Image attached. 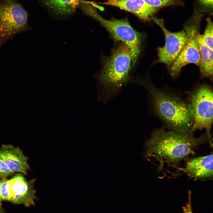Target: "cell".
<instances>
[{
    "label": "cell",
    "mask_w": 213,
    "mask_h": 213,
    "mask_svg": "<svg viewBox=\"0 0 213 213\" xmlns=\"http://www.w3.org/2000/svg\"><path fill=\"white\" fill-rule=\"evenodd\" d=\"M132 65L131 52L126 45L121 44L112 50L105 59L98 78L106 96L116 94L128 83Z\"/></svg>",
    "instance_id": "cell-3"
},
{
    "label": "cell",
    "mask_w": 213,
    "mask_h": 213,
    "mask_svg": "<svg viewBox=\"0 0 213 213\" xmlns=\"http://www.w3.org/2000/svg\"><path fill=\"white\" fill-rule=\"evenodd\" d=\"M203 12L200 10L194 9L184 24L186 41L180 53L170 67V72L172 77H177L182 68L188 64H193L199 66L200 55L196 38L199 33Z\"/></svg>",
    "instance_id": "cell-5"
},
{
    "label": "cell",
    "mask_w": 213,
    "mask_h": 213,
    "mask_svg": "<svg viewBox=\"0 0 213 213\" xmlns=\"http://www.w3.org/2000/svg\"><path fill=\"white\" fill-rule=\"evenodd\" d=\"M199 5L202 8V11L205 12H212L213 0H198Z\"/></svg>",
    "instance_id": "cell-19"
},
{
    "label": "cell",
    "mask_w": 213,
    "mask_h": 213,
    "mask_svg": "<svg viewBox=\"0 0 213 213\" xmlns=\"http://www.w3.org/2000/svg\"><path fill=\"white\" fill-rule=\"evenodd\" d=\"M7 164L0 158V178H6L14 173Z\"/></svg>",
    "instance_id": "cell-18"
},
{
    "label": "cell",
    "mask_w": 213,
    "mask_h": 213,
    "mask_svg": "<svg viewBox=\"0 0 213 213\" xmlns=\"http://www.w3.org/2000/svg\"><path fill=\"white\" fill-rule=\"evenodd\" d=\"M28 14L17 0H0V47L18 33L31 30Z\"/></svg>",
    "instance_id": "cell-7"
},
{
    "label": "cell",
    "mask_w": 213,
    "mask_h": 213,
    "mask_svg": "<svg viewBox=\"0 0 213 213\" xmlns=\"http://www.w3.org/2000/svg\"><path fill=\"white\" fill-rule=\"evenodd\" d=\"M1 182V196L2 200H10L12 197L11 186L12 179L3 178Z\"/></svg>",
    "instance_id": "cell-16"
},
{
    "label": "cell",
    "mask_w": 213,
    "mask_h": 213,
    "mask_svg": "<svg viewBox=\"0 0 213 213\" xmlns=\"http://www.w3.org/2000/svg\"><path fill=\"white\" fill-rule=\"evenodd\" d=\"M207 139L206 133L196 138L192 133H182L163 128L157 129L145 144V156L155 157L161 164H176L194 154L197 147Z\"/></svg>",
    "instance_id": "cell-1"
},
{
    "label": "cell",
    "mask_w": 213,
    "mask_h": 213,
    "mask_svg": "<svg viewBox=\"0 0 213 213\" xmlns=\"http://www.w3.org/2000/svg\"><path fill=\"white\" fill-rule=\"evenodd\" d=\"M187 93L193 115L191 132L205 129L210 144L212 145L210 131L213 123L212 88L210 85L203 84Z\"/></svg>",
    "instance_id": "cell-6"
},
{
    "label": "cell",
    "mask_w": 213,
    "mask_h": 213,
    "mask_svg": "<svg viewBox=\"0 0 213 213\" xmlns=\"http://www.w3.org/2000/svg\"><path fill=\"white\" fill-rule=\"evenodd\" d=\"M148 4L154 7L159 9L173 5L180 0H144Z\"/></svg>",
    "instance_id": "cell-17"
},
{
    "label": "cell",
    "mask_w": 213,
    "mask_h": 213,
    "mask_svg": "<svg viewBox=\"0 0 213 213\" xmlns=\"http://www.w3.org/2000/svg\"><path fill=\"white\" fill-rule=\"evenodd\" d=\"M82 5L85 14L98 21L114 40L121 41L128 46L131 52L132 65H134L140 54L144 35L133 28L127 18L117 19L113 18L106 20L101 17L96 8L88 2H84Z\"/></svg>",
    "instance_id": "cell-4"
},
{
    "label": "cell",
    "mask_w": 213,
    "mask_h": 213,
    "mask_svg": "<svg viewBox=\"0 0 213 213\" xmlns=\"http://www.w3.org/2000/svg\"><path fill=\"white\" fill-rule=\"evenodd\" d=\"M206 25L203 39L205 43L210 48L213 49V24L210 18L206 19Z\"/></svg>",
    "instance_id": "cell-15"
},
{
    "label": "cell",
    "mask_w": 213,
    "mask_h": 213,
    "mask_svg": "<svg viewBox=\"0 0 213 213\" xmlns=\"http://www.w3.org/2000/svg\"><path fill=\"white\" fill-rule=\"evenodd\" d=\"M188 201L185 206L183 207V213H193L191 207V193L188 192Z\"/></svg>",
    "instance_id": "cell-20"
},
{
    "label": "cell",
    "mask_w": 213,
    "mask_h": 213,
    "mask_svg": "<svg viewBox=\"0 0 213 213\" xmlns=\"http://www.w3.org/2000/svg\"><path fill=\"white\" fill-rule=\"evenodd\" d=\"M12 197L10 201L26 206L34 205L36 190L34 185L36 179L27 180L22 175L18 174L12 178Z\"/></svg>",
    "instance_id": "cell-9"
},
{
    "label": "cell",
    "mask_w": 213,
    "mask_h": 213,
    "mask_svg": "<svg viewBox=\"0 0 213 213\" xmlns=\"http://www.w3.org/2000/svg\"><path fill=\"white\" fill-rule=\"evenodd\" d=\"M151 20L161 29L165 38L164 45L158 48L156 63H164L170 67L185 45L187 40L186 32L184 29L177 32L170 31L165 27L163 19L153 16Z\"/></svg>",
    "instance_id": "cell-8"
},
{
    "label": "cell",
    "mask_w": 213,
    "mask_h": 213,
    "mask_svg": "<svg viewBox=\"0 0 213 213\" xmlns=\"http://www.w3.org/2000/svg\"><path fill=\"white\" fill-rule=\"evenodd\" d=\"M82 0H43L44 3L57 14L65 15L74 12Z\"/></svg>",
    "instance_id": "cell-14"
},
{
    "label": "cell",
    "mask_w": 213,
    "mask_h": 213,
    "mask_svg": "<svg viewBox=\"0 0 213 213\" xmlns=\"http://www.w3.org/2000/svg\"><path fill=\"white\" fill-rule=\"evenodd\" d=\"M1 196V182L0 181V206L1 205V201L2 200Z\"/></svg>",
    "instance_id": "cell-21"
},
{
    "label": "cell",
    "mask_w": 213,
    "mask_h": 213,
    "mask_svg": "<svg viewBox=\"0 0 213 213\" xmlns=\"http://www.w3.org/2000/svg\"><path fill=\"white\" fill-rule=\"evenodd\" d=\"M0 158L13 172L27 175L30 169L28 158L19 147L11 144H2L0 147Z\"/></svg>",
    "instance_id": "cell-10"
},
{
    "label": "cell",
    "mask_w": 213,
    "mask_h": 213,
    "mask_svg": "<svg viewBox=\"0 0 213 213\" xmlns=\"http://www.w3.org/2000/svg\"><path fill=\"white\" fill-rule=\"evenodd\" d=\"M99 4L117 7L146 21L151 20L158 9L150 6L144 0H107Z\"/></svg>",
    "instance_id": "cell-11"
},
{
    "label": "cell",
    "mask_w": 213,
    "mask_h": 213,
    "mask_svg": "<svg viewBox=\"0 0 213 213\" xmlns=\"http://www.w3.org/2000/svg\"><path fill=\"white\" fill-rule=\"evenodd\" d=\"M188 175L195 180L213 177V154L188 159L185 169Z\"/></svg>",
    "instance_id": "cell-12"
},
{
    "label": "cell",
    "mask_w": 213,
    "mask_h": 213,
    "mask_svg": "<svg viewBox=\"0 0 213 213\" xmlns=\"http://www.w3.org/2000/svg\"><path fill=\"white\" fill-rule=\"evenodd\" d=\"M196 38L200 55V62L199 67L201 75L203 77L212 79L213 49L205 43L202 35L199 34Z\"/></svg>",
    "instance_id": "cell-13"
},
{
    "label": "cell",
    "mask_w": 213,
    "mask_h": 213,
    "mask_svg": "<svg viewBox=\"0 0 213 213\" xmlns=\"http://www.w3.org/2000/svg\"><path fill=\"white\" fill-rule=\"evenodd\" d=\"M132 82L142 85L147 90L156 113L172 130L182 133H191L193 115L189 103L157 88L149 76Z\"/></svg>",
    "instance_id": "cell-2"
}]
</instances>
